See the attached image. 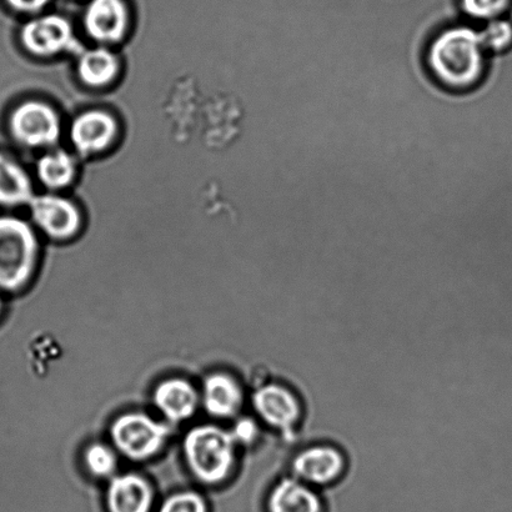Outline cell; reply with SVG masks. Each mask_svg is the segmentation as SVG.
Wrapping results in <instances>:
<instances>
[{
    "label": "cell",
    "instance_id": "obj_7",
    "mask_svg": "<svg viewBox=\"0 0 512 512\" xmlns=\"http://www.w3.org/2000/svg\"><path fill=\"white\" fill-rule=\"evenodd\" d=\"M29 208L34 224L55 242H67L82 227V214L77 205L60 195H34Z\"/></svg>",
    "mask_w": 512,
    "mask_h": 512
},
{
    "label": "cell",
    "instance_id": "obj_18",
    "mask_svg": "<svg viewBox=\"0 0 512 512\" xmlns=\"http://www.w3.org/2000/svg\"><path fill=\"white\" fill-rule=\"evenodd\" d=\"M75 172V162L64 150H50L40 157L37 163L39 182L49 190H60L72 184Z\"/></svg>",
    "mask_w": 512,
    "mask_h": 512
},
{
    "label": "cell",
    "instance_id": "obj_2",
    "mask_svg": "<svg viewBox=\"0 0 512 512\" xmlns=\"http://www.w3.org/2000/svg\"><path fill=\"white\" fill-rule=\"evenodd\" d=\"M235 446L237 441L230 430L214 424L194 426L183 441L185 463L199 483L223 484L232 475Z\"/></svg>",
    "mask_w": 512,
    "mask_h": 512
},
{
    "label": "cell",
    "instance_id": "obj_5",
    "mask_svg": "<svg viewBox=\"0 0 512 512\" xmlns=\"http://www.w3.org/2000/svg\"><path fill=\"white\" fill-rule=\"evenodd\" d=\"M8 125L15 142L30 149L52 148L62 134L58 113L40 100L20 103L10 113Z\"/></svg>",
    "mask_w": 512,
    "mask_h": 512
},
{
    "label": "cell",
    "instance_id": "obj_17",
    "mask_svg": "<svg viewBox=\"0 0 512 512\" xmlns=\"http://www.w3.org/2000/svg\"><path fill=\"white\" fill-rule=\"evenodd\" d=\"M119 69L117 55L103 47L85 50L77 64L80 82L94 89L108 87L118 77Z\"/></svg>",
    "mask_w": 512,
    "mask_h": 512
},
{
    "label": "cell",
    "instance_id": "obj_6",
    "mask_svg": "<svg viewBox=\"0 0 512 512\" xmlns=\"http://www.w3.org/2000/svg\"><path fill=\"white\" fill-rule=\"evenodd\" d=\"M20 43L29 54L39 58L54 57L77 44L72 24L57 14L29 20L20 30Z\"/></svg>",
    "mask_w": 512,
    "mask_h": 512
},
{
    "label": "cell",
    "instance_id": "obj_19",
    "mask_svg": "<svg viewBox=\"0 0 512 512\" xmlns=\"http://www.w3.org/2000/svg\"><path fill=\"white\" fill-rule=\"evenodd\" d=\"M83 463L88 473L95 479H112L118 469L117 450L103 443L87 446L83 454Z\"/></svg>",
    "mask_w": 512,
    "mask_h": 512
},
{
    "label": "cell",
    "instance_id": "obj_9",
    "mask_svg": "<svg viewBox=\"0 0 512 512\" xmlns=\"http://www.w3.org/2000/svg\"><path fill=\"white\" fill-rule=\"evenodd\" d=\"M155 491L144 476L127 473L109 479L104 495L105 512H153Z\"/></svg>",
    "mask_w": 512,
    "mask_h": 512
},
{
    "label": "cell",
    "instance_id": "obj_13",
    "mask_svg": "<svg viewBox=\"0 0 512 512\" xmlns=\"http://www.w3.org/2000/svg\"><path fill=\"white\" fill-rule=\"evenodd\" d=\"M345 459L331 446H314L296 456L293 470L296 479L308 485H330L344 474Z\"/></svg>",
    "mask_w": 512,
    "mask_h": 512
},
{
    "label": "cell",
    "instance_id": "obj_11",
    "mask_svg": "<svg viewBox=\"0 0 512 512\" xmlns=\"http://www.w3.org/2000/svg\"><path fill=\"white\" fill-rule=\"evenodd\" d=\"M129 10L124 0H92L84 13L85 32L95 42H122L129 28Z\"/></svg>",
    "mask_w": 512,
    "mask_h": 512
},
{
    "label": "cell",
    "instance_id": "obj_12",
    "mask_svg": "<svg viewBox=\"0 0 512 512\" xmlns=\"http://www.w3.org/2000/svg\"><path fill=\"white\" fill-rule=\"evenodd\" d=\"M153 404L169 424H180L192 419L202 405L199 391L183 378L160 381L153 391Z\"/></svg>",
    "mask_w": 512,
    "mask_h": 512
},
{
    "label": "cell",
    "instance_id": "obj_21",
    "mask_svg": "<svg viewBox=\"0 0 512 512\" xmlns=\"http://www.w3.org/2000/svg\"><path fill=\"white\" fill-rule=\"evenodd\" d=\"M480 37L486 50L505 52L512 45V23L500 18L490 20Z\"/></svg>",
    "mask_w": 512,
    "mask_h": 512
},
{
    "label": "cell",
    "instance_id": "obj_24",
    "mask_svg": "<svg viewBox=\"0 0 512 512\" xmlns=\"http://www.w3.org/2000/svg\"><path fill=\"white\" fill-rule=\"evenodd\" d=\"M15 12L34 14L47 7L49 0H4Z\"/></svg>",
    "mask_w": 512,
    "mask_h": 512
},
{
    "label": "cell",
    "instance_id": "obj_20",
    "mask_svg": "<svg viewBox=\"0 0 512 512\" xmlns=\"http://www.w3.org/2000/svg\"><path fill=\"white\" fill-rule=\"evenodd\" d=\"M157 512H210V508L202 494L194 490H182L167 496Z\"/></svg>",
    "mask_w": 512,
    "mask_h": 512
},
{
    "label": "cell",
    "instance_id": "obj_1",
    "mask_svg": "<svg viewBox=\"0 0 512 512\" xmlns=\"http://www.w3.org/2000/svg\"><path fill=\"white\" fill-rule=\"evenodd\" d=\"M485 53L480 33L469 27H453L436 35L426 54V62L431 75L444 88L466 92L484 77Z\"/></svg>",
    "mask_w": 512,
    "mask_h": 512
},
{
    "label": "cell",
    "instance_id": "obj_10",
    "mask_svg": "<svg viewBox=\"0 0 512 512\" xmlns=\"http://www.w3.org/2000/svg\"><path fill=\"white\" fill-rule=\"evenodd\" d=\"M256 414L271 428L291 431L301 418V405L293 391L285 386L269 384L261 386L253 395Z\"/></svg>",
    "mask_w": 512,
    "mask_h": 512
},
{
    "label": "cell",
    "instance_id": "obj_3",
    "mask_svg": "<svg viewBox=\"0 0 512 512\" xmlns=\"http://www.w3.org/2000/svg\"><path fill=\"white\" fill-rule=\"evenodd\" d=\"M39 242L30 224L13 215H0V290L17 293L33 278Z\"/></svg>",
    "mask_w": 512,
    "mask_h": 512
},
{
    "label": "cell",
    "instance_id": "obj_23",
    "mask_svg": "<svg viewBox=\"0 0 512 512\" xmlns=\"http://www.w3.org/2000/svg\"><path fill=\"white\" fill-rule=\"evenodd\" d=\"M230 431H232L237 444L253 443L256 435H258V428H256L254 421L250 419L239 420L238 423L234 425L233 430Z\"/></svg>",
    "mask_w": 512,
    "mask_h": 512
},
{
    "label": "cell",
    "instance_id": "obj_14",
    "mask_svg": "<svg viewBox=\"0 0 512 512\" xmlns=\"http://www.w3.org/2000/svg\"><path fill=\"white\" fill-rule=\"evenodd\" d=\"M244 403V391L234 376L217 371L204 379L200 404L215 419H232Z\"/></svg>",
    "mask_w": 512,
    "mask_h": 512
},
{
    "label": "cell",
    "instance_id": "obj_16",
    "mask_svg": "<svg viewBox=\"0 0 512 512\" xmlns=\"http://www.w3.org/2000/svg\"><path fill=\"white\" fill-rule=\"evenodd\" d=\"M34 198L32 180L22 165L0 152V207L29 205Z\"/></svg>",
    "mask_w": 512,
    "mask_h": 512
},
{
    "label": "cell",
    "instance_id": "obj_15",
    "mask_svg": "<svg viewBox=\"0 0 512 512\" xmlns=\"http://www.w3.org/2000/svg\"><path fill=\"white\" fill-rule=\"evenodd\" d=\"M265 512H326L320 495L308 484L296 478L276 483L266 495Z\"/></svg>",
    "mask_w": 512,
    "mask_h": 512
},
{
    "label": "cell",
    "instance_id": "obj_25",
    "mask_svg": "<svg viewBox=\"0 0 512 512\" xmlns=\"http://www.w3.org/2000/svg\"><path fill=\"white\" fill-rule=\"evenodd\" d=\"M2 308H3L2 299H0V313H2Z\"/></svg>",
    "mask_w": 512,
    "mask_h": 512
},
{
    "label": "cell",
    "instance_id": "obj_22",
    "mask_svg": "<svg viewBox=\"0 0 512 512\" xmlns=\"http://www.w3.org/2000/svg\"><path fill=\"white\" fill-rule=\"evenodd\" d=\"M511 0H461L464 12L475 19L494 20L509 8Z\"/></svg>",
    "mask_w": 512,
    "mask_h": 512
},
{
    "label": "cell",
    "instance_id": "obj_8",
    "mask_svg": "<svg viewBox=\"0 0 512 512\" xmlns=\"http://www.w3.org/2000/svg\"><path fill=\"white\" fill-rule=\"evenodd\" d=\"M117 119L105 110L92 109L79 114L70 127V140L79 154L88 155L105 152L117 139Z\"/></svg>",
    "mask_w": 512,
    "mask_h": 512
},
{
    "label": "cell",
    "instance_id": "obj_4",
    "mask_svg": "<svg viewBox=\"0 0 512 512\" xmlns=\"http://www.w3.org/2000/svg\"><path fill=\"white\" fill-rule=\"evenodd\" d=\"M172 428L142 411H128L110 425L114 449L137 463L155 458L168 443Z\"/></svg>",
    "mask_w": 512,
    "mask_h": 512
}]
</instances>
